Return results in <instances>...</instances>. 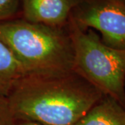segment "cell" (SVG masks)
Segmentation results:
<instances>
[{"instance_id":"obj_1","label":"cell","mask_w":125,"mask_h":125,"mask_svg":"<svg viewBox=\"0 0 125 125\" xmlns=\"http://www.w3.org/2000/svg\"><path fill=\"white\" fill-rule=\"evenodd\" d=\"M104 97L74 71L56 76H25L7 97L15 120L75 125Z\"/></svg>"},{"instance_id":"obj_2","label":"cell","mask_w":125,"mask_h":125,"mask_svg":"<svg viewBox=\"0 0 125 125\" xmlns=\"http://www.w3.org/2000/svg\"><path fill=\"white\" fill-rule=\"evenodd\" d=\"M0 40L11 51L26 76H56L73 71L70 38L54 27L22 20L1 22Z\"/></svg>"},{"instance_id":"obj_3","label":"cell","mask_w":125,"mask_h":125,"mask_svg":"<svg viewBox=\"0 0 125 125\" xmlns=\"http://www.w3.org/2000/svg\"><path fill=\"white\" fill-rule=\"evenodd\" d=\"M73 71L125 107V50L108 47L92 29H72Z\"/></svg>"},{"instance_id":"obj_4","label":"cell","mask_w":125,"mask_h":125,"mask_svg":"<svg viewBox=\"0 0 125 125\" xmlns=\"http://www.w3.org/2000/svg\"><path fill=\"white\" fill-rule=\"evenodd\" d=\"M78 26L94 29L106 45L125 50V1L93 0L76 15Z\"/></svg>"},{"instance_id":"obj_5","label":"cell","mask_w":125,"mask_h":125,"mask_svg":"<svg viewBox=\"0 0 125 125\" xmlns=\"http://www.w3.org/2000/svg\"><path fill=\"white\" fill-rule=\"evenodd\" d=\"M75 4V0H23L27 22L55 27L64 22Z\"/></svg>"},{"instance_id":"obj_6","label":"cell","mask_w":125,"mask_h":125,"mask_svg":"<svg viewBox=\"0 0 125 125\" xmlns=\"http://www.w3.org/2000/svg\"><path fill=\"white\" fill-rule=\"evenodd\" d=\"M75 125H125V107L115 99L104 95Z\"/></svg>"},{"instance_id":"obj_7","label":"cell","mask_w":125,"mask_h":125,"mask_svg":"<svg viewBox=\"0 0 125 125\" xmlns=\"http://www.w3.org/2000/svg\"><path fill=\"white\" fill-rule=\"evenodd\" d=\"M25 76L20 62L9 47L0 40V97L7 98Z\"/></svg>"},{"instance_id":"obj_8","label":"cell","mask_w":125,"mask_h":125,"mask_svg":"<svg viewBox=\"0 0 125 125\" xmlns=\"http://www.w3.org/2000/svg\"><path fill=\"white\" fill-rule=\"evenodd\" d=\"M19 0H0V21L13 16L17 12Z\"/></svg>"},{"instance_id":"obj_9","label":"cell","mask_w":125,"mask_h":125,"mask_svg":"<svg viewBox=\"0 0 125 125\" xmlns=\"http://www.w3.org/2000/svg\"><path fill=\"white\" fill-rule=\"evenodd\" d=\"M15 121L7 99L0 97V125H14Z\"/></svg>"},{"instance_id":"obj_10","label":"cell","mask_w":125,"mask_h":125,"mask_svg":"<svg viewBox=\"0 0 125 125\" xmlns=\"http://www.w3.org/2000/svg\"><path fill=\"white\" fill-rule=\"evenodd\" d=\"M14 125H45L36 122L26 120H15Z\"/></svg>"},{"instance_id":"obj_11","label":"cell","mask_w":125,"mask_h":125,"mask_svg":"<svg viewBox=\"0 0 125 125\" xmlns=\"http://www.w3.org/2000/svg\"></svg>"},{"instance_id":"obj_12","label":"cell","mask_w":125,"mask_h":125,"mask_svg":"<svg viewBox=\"0 0 125 125\" xmlns=\"http://www.w3.org/2000/svg\"></svg>"}]
</instances>
